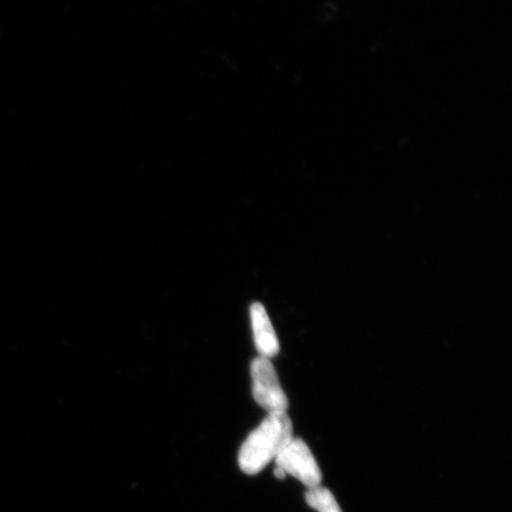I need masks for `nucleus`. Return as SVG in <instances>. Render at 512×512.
I'll list each match as a JSON object with an SVG mask.
<instances>
[{
    "label": "nucleus",
    "mask_w": 512,
    "mask_h": 512,
    "mask_svg": "<svg viewBox=\"0 0 512 512\" xmlns=\"http://www.w3.org/2000/svg\"><path fill=\"white\" fill-rule=\"evenodd\" d=\"M293 425L287 413H270L248 435L239 451V466L246 475H258L274 462L293 439Z\"/></svg>",
    "instance_id": "nucleus-1"
},
{
    "label": "nucleus",
    "mask_w": 512,
    "mask_h": 512,
    "mask_svg": "<svg viewBox=\"0 0 512 512\" xmlns=\"http://www.w3.org/2000/svg\"><path fill=\"white\" fill-rule=\"evenodd\" d=\"M252 393L256 403L270 413H286L288 399L270 358L258 356L251 364Z\"/></svg>",
    "instance_id": "nucleus-2"
},
{
    "label": "nucleus",
    "mask_w": 512,
    "mask_h": 512,
    "mask_svg": "<svg viewBox=\"0 0 512 512\" xmlns=\"http://www.w3.org/2000/svg\"><path fill=\"white\" fill-rule=\"evenodd\" d=\"M274 462L286 476L298 479L307 489H315L322 484V471L310 447L302 439L293 438Z\"/></svg>",
    "instance_id": "nucleus-3"
},
{
    "label": "nucleus",
    "mask_w": 512,
    "mask_h": 512,
    "mask_svg": "<svg viewBox=\"0 0 512 512\" xmlns=\"http://www.w3.org/2000/svg\"><path fill=\"white\" fill-rule=\"evenodd\" d=\"M249 315H251L255 348L258 350L259 356L271 360L272 357L279 354L280 350L279 339L272 320L261 303H253L249 309Z\"/></svg>",
    "instance_id": "nucleus-4"
},
{
    "label": "nucleus",
    "mask_w": 512,
    "mask_h": 512,
    "mask_svg": "<svg viewBox=\"0 0 512 512\" xmlns=\"http://www.w3.org/2000/svg\"><path fill=\"white\" fill-rule=\"evenodd\" d=\"M305 501L310 508L318 512H343L334 494L322 486L307 490Z\"/></svg>",
    "instance_id": "nucleus-5"
},
{
    "label": "nucleus",
    "mask_w": 512,
    "mask_h": 512,
    "mask_svg": "<svg viewBox=\"0 0 512 512\" xmlns=\"http://www.w3.org/2000/svg\"><path fill=\"white\" fill-rule=\"evenodd\" d=\"M274 476L277 477L278 479H285L286 473L283 470L279 469V467H275Z\"/></svg>",
    "instance_id": "nucleus-6"
}]
</instances>
